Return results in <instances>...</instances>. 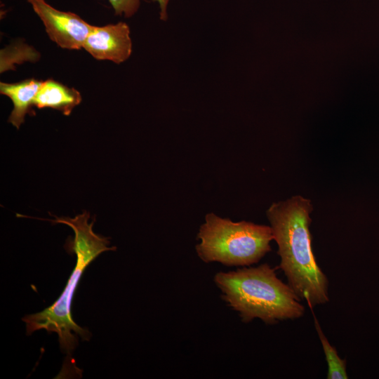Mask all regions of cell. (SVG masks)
Returning a JSON list of instances; mask_svg holds the SVG:
<instances>
[{"label":"cell","instance_id":"11","mask_svg":"<svg viewBox=\"0 0 379 379\" xmlns=\"http://www.w3.org/2000/svg\"><path fill=\"white\" fill-rule=\"evenodd\" d=\"M153 1H156L159 4V8H160V19L161 20H167L168 19V14H167V6L169 0H152Z\"/></svg>","mask_w":379,"mask_h":379},{"label":"cell","instance_id":"12","mask_svg":"<svg viewBox=\"0 0 379 379\" xmlns=\"http://www.w3.org/2000/svg\"><path fill=\"white\" fill-rule=\"evenodd\" d=\"M29 3H30L31 4H33L34 2L35 1H39V0H27Z\"/></svg>","mask_w":379,"mask_h":379},{"label":"cell","instance_id":"2","mask_svg":"<svg viewBox=\"0 0 379 379\" xmlns=\"http://www.w3.org/2000/svg\"><path fill=\"white\" fill-rule=\"evenodd\" d=\"M47 220L53 223L65 224L70 227L74 232V238L69 242V248L77 255V263L69 277L66 286L60 296L50 307L22 318L25 323L27 335L34 331L45 329L48 332L56 333L60 349L71 355L77 347L79 338L88 340L89 331L72 319L71 305L73 295L86 267L100 254L107 251L116 250V247L108 246L109 238L101 237L93 230L95 220L88 223L90 213L84 211L73 218L56 217Z\"/></svg>","mask_w":379,"mask_h":379},{"label":"cell","instance_id":"5","mask_svg":"<svg viewBox=\"0 0 379 379\" xmlns=\"http://www.w3.org/2000/svg\"><path fill=\"white\" fill-rule=\"evenodd\" d=\"M31 5L52 41L62 48H83L93 25L74 13L55 9L44 0L35 1Z\"/></svg>","mask_w":379,"mask_h":379},{"label":"cell","instance_id":"6","mask_svg":"<svg viewBox=\"0 0 379 379\" xmlns=\"http://www.w3.org/2000/svg\"><path fill=\"white\" fill-rule=\"evenodd\" d=\"M83 48L97 60L123 62L132 53L129 27L123 22L103 27L93 26Z\"/></svg>","mask_w":379,"mask_h":379},{"label":"cell","instance_id":"1","mask_svg":"<svg viewBox=\"0 0 379 379\" xmlns=\"http://www.w3.org/2000/svg\"><path fill=\"white\" fill-rule=\"evenodd\" d=\"M312 210L310 200L297 195L273 203L267 211L273 239L278 245L279 268L289 286L311 309L329 300L327 277L312 248L310 215Z\"/></svg>","mask_w":379,"mask_h":379},{"label":"cell","instance_id":"3","mask_svg":"<svg viewBox=\"0 0 379 379\" xmlns=\"http://www.w3.org/2000/svg\"><path fill=\"white\" fill-rule=\"evenodd\" d=\"M214 282L223 300L245 323L258 318L267 324H274L298 319L305 313V307L293 290L267 263L218 272Z\"/></svg>","mask_w":379,"mask_h":379},{"label":"cell","instance_id":"4","mask_svg":"<svg viewBox=\"0 0 379 379\" xmlns=\"http://www.w3.org/2000/svg\"><path fill=\"white\" fill-rule=\"evenodd\" d=\"M196 246L204 262H218L227 266H249L271 251V227L250 222H232L213 213L206 215Z\"/></svg>","mask_w":379,"mask_h":379},{"label":"cell","instance_id":"9","mask_svg":"<svg viewBox=\"0 0 379 379\" xmlns=\"http://www.w3.org/2000/svg\"><path fill=\"white\" fill-rule=\"evenodd\" d=\"M314 317V326L321 341L326 359L328 364V379H347V362L345 359H341L334 347L328 342L327 338L323 333L317 319Z\"/></svg>","mask_w":379,"mask_h":379},{"label":"cell","instance_id":"10","mask_svg":"<svg viewBox=\"0 0 379 379\" xmlns=\"http://www.w3.org/2000/svg\"><path fill=\"white\" fill-rule=\"evenodd\" d=\"M114 10L115 15L133 16L138 10L140 0H108Z\"/></svg>","mask_w":379,"mask_h":379},{"label":"cell","instance_id":"8","mask_svg":"<svg viewBox=\"0 0 379 379\" xmlns=\"http://www.w3.org/2000/svg\"><path fill=\"white\" fill-rule=\"evenodd\" d=\"M81 102L80 93L55 80L42 81L34 98V106L39 109L49 107L69 116L72 109Z\"/></svg>","mask_w":379,"mask_h":379},{"label":"cell","instance_id":"7","mask_svg":"<svg viewBox=\"0 0 379 379\" xmlns=\"http://www.w3.org/2000/svg\"><path fill=\"white\" fill-rule=\"evenodd\" d=\"M41 83L42 81L34 79L14 84L1 82V93L10 98L13 104V109L8 121L16 128L18 129L24 123L26 114H34L32 107Z\"/></svg>","mask_w":379,"mask_h":379}]
</instances>
